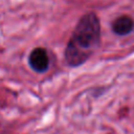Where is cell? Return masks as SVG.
<instances>
[{
	"label": "cell",
	"mask_w": 134,
	"mask_h": 134,
	"mask_svg": "<svg viewBox=\"0 0 134 134\" xmlns=\"http://www.w3.org/2000/svg\"><path fill=\"white\" fill-rule=\"evenodd\" d=\"M100 39V25L95 14L84 15L76 24L66 49L65 59L68 65L76 67L82 65L91 55Z\"/></svg>",
	"instance_id": "6da1fadb"
},
{
	"label": "cell",
	"mask_w": 134,
	"mask_h": 134,
	"mask_svg": "<svg viewBox=\"0 0 134 134\" xmlns=\"http://www.w3.org/2000/svg\"><path fill=\"white\" fill-rule=\"evenodd\" d=\"M28 64L36 72H45L49 66V57L45 48L37 47L28 55Z\"/></svg>",
	"instance_id": "7a4b0ae2"
},
{
	"label": "cell",
	"mask_w": 134,
	"mask_h": 134,
	"mask_svg": "<svg viewBox=\"0 0 134 134\" xmlns=\"http://www.w3.org/2000/svg\"><path fill=\"white\" fill-rule=\"evenodd\" d=\"M134 28V22L131 17L129 16H120L119 18L115 19L112 23V30L119 36H125L132 31Z\"/></svg>",
	"instance_id": "3957f363"
}]
</instances>
